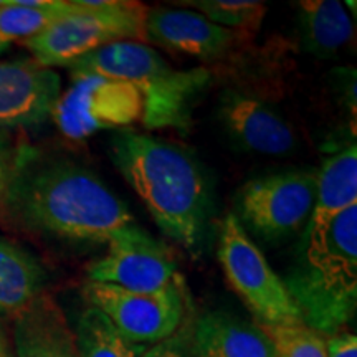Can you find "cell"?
Returning <instances> with one entry per match:
<instances>
[{
    "label": "cell",
    "mask_w": 357,
    "mask_h": 357,
    "mask_svg": "<svg viewBox=\"0 0 357 357\" xmlns=\"http://www.w3.org/2000/svg\"><path fill=\"white\" fill-rule=\"evenodd\" d=\"M86 301L108 318L134 344H158L177 333L185 312L184 287L177 276L158 291H128L114 284L88 281Z\"/></svg>",
    "instance_id": "9c48e42d"
},
{
    "label": "cell",
    "mask_w": 357,
    "mask_h": 357,
    "mask_svg": "<svg viewBox=\"0 0 357 357\" xmlns=\"http://www.w3.org/2000/svg\"><path fill=\"white\" fill-rule=\"evenodd\" d=\"M192 346L195 357H276L260 324L222 311L207 312L195 323Z\"/></svg>",
    "instance_id": "9a60e30c"
},
{
    "label": "cell",
    "mask_w": 357,
    "mask_h": 357,
    "mask_svg": "<svg viewBox=\"0 0 357 357\" xmlns=\"http://www.w3.org/2000/svg\"><path fill=\"white\" fill-rule=\"evenodd\" d=\"M109 155L159 229L199 255L211 225L212 190L197 159L172 142L131 129L113 134Z\"/></svg>",
    "instance_id": "7a4b0ae2"
},
{
    "label": "cell",
    "mask_w": 357,
    "mask_h": 357,
    "mask_svg": "<svg viewBox=\"0 0 357 357\" xmlns=\"http://www.w3.org/2000/svg\"><path fill=\"white\" fill-rule=\"evenodd\" d=\"M15 357H82L77 333L60 307L40 296L15 316Z\"/></svg>",
    "instance_id": "5bb4252c"
},
{
    "label": "cell",
    "mask_w": 357,
    "mask_h": 357,
    "mask_svg": "<svg viewBox=\"0 0 357 357\" xmlns=\"http://www.w3.org/2000/svg\"><path fill=\"white\" fill-rule=\"evenodd\" d=\"M71 73H93L123 79L142 96L141 121L149 129L187 131L195 98L207 86L205 68L176 70L153 47L141 42H116L79 58Z\"/></svg>",
    "instance_id": "277c9868"
},
{
    "label": "cell",
    "mask_w": 357,
    "mask_h": 357,
    "mask_svg": "<svg viewBox=\"0 0 357 357\" xmlns=\"http://www.w3.org/2000/svg\"><path fill=\"white\" fill-rule=\"evenodd\" d=\"M316 181L318 171H287L253 178L236 197L238 220L266 242H283L303 234L314 211Z\"/></svg>",
    "instance_id": "52a82bcc"
},
{
    "label": "cell",
    "mask_w": 357,
    "mask_h": 357,
    "mask_svg": "<svg viewBox=\"0 0 357 357\" xmlns=\"http://www.w3.org/2000/svg\"><path fill=\"white\" fill-rule=\"evenodd\" d=\"M218 261L230 287L260 324L303 323L283 280L268 265L238 217L223 218L218 235Z\"/></svg>",
    "instance_id": "8992f818"
},
{
    "label": "cell",
    "mask_w": 357,
    "mask_h": 357,
    "mask_svg": "<svg viewBox=\"0 0 357 357\" xmlns=\"http://www.w3.org/2000/svg\"><path fill=\"white\" fill-rule=\"evenodd\" d=\"M77 0H8L0 7V40L10 43L13 40L37 37L53 22L78 10Z\"/></svg>",
    "instance_id": "d6986e66"
},
{
    "label": "cell",
    "mask_w": 357,
    "mask_h": 357,
    "mask_svg": "<svg viewBox=\"0 0 357 357\" xmlns=\"http://www.w3.org/2000/svg\"><path fill=\"white\" fill-rule=\"evenodd\" d=\"M298 7L303 45L312 55H336L354 37L351 15L337 0H305Z\"/></svg>",
    "instance_id": "ac0fdd59"
},
{
    "label": "cell",
    "mask_w": 357,
    "mask_h": 357,
    "mask_svg": "<svg viewBox=\"0 0 357 357\" xmlns=\"http://www.w3.org/2000/svg\"><path fill=\"white\" fill-rule=\"evenodd\" d=\"M301 321L326 336L341 331L357 306V205L321 229H305L283 280Z\"/></svg>",
    "instance_id": "3957f363"
},
{
    "label": "cell",
    "mask_w": 357,
    "mask_h": 357,
    "mask_svg": "<svg viewBox=\"0 0 357 357\" xmlns=\"http://www.w3.org/2000/svg\"><path fill=\"white\" fill-rule=\"evenodd\" d=\"M218 118L231 139L250 153L281 158L296 147L291 124L258 98L227 91L220 98Z\"/></svg>",
    "instance_id": "7c38bea8"
},
{
    "label": "cell",
    "mask_w": 357,
    "mask_h": 357,
    "mask_svg": "<svg viewBox=\"0 0 357 357\" xmlns=\"http://www.w3.org/2000/svg\"><path fill=\"white\" fill-rule=\"evenodd\" d=\"M357 205V149L347 146L323 162L316 181V204L306 229H321Z\"/></svg>",
    "instance_id": "2e32d148"
},
{
    "label": "cell",
    "mask_w": 357,
    "mask_h": 357,
    "mask_svg": "<svg viewBox=\"0 0 357 357\" xmlns=\"http://www.w3.org/2000/svg\"><path fill=\"white\" fill-rule=\"evenodd\" d=\"M75 333L82 357H141L146 351L144 346L128 341L113 323L93 306L82 312Z\"/></svg>",
    "instance_id": "ffe728a7"
},
{
    "label": "cell",
    "mask_w": 357,
    "mask_h": 357,
    "mask_svg": "<svg viewBox=\"0 0 357 357\" xmlns=\"http://www.w3.org/2000/svg\"><path fill=\"white\" fill-rule=\"evenodd\" d=\"M235 33L187 8L155 7L147 8L146 13L147 42L200 60L225 55L234 47Z\"/></svg>",
    "instance_id": "4fadbf2b"
},
{
    "label": "cell",
    "mask_w": 357,
    "mask_h": 357,
    "mask_svg": "<svg viewBox=\"0 0 357 357\" xmlns=\"http://www.w3.org/2000/svg\"><path fill=\"white\" fill-rule=\"evenodd\" d=\"M328 357H357V337L351 333H337L326 341Z\"/></svg>",
    "instance_id": "cb8c5ba5"
},
{
    "label": "cell",
    "mask_w": 357,
    "mask_h": 357,
    "mask_svg": "<svg viewBox=\"0 0 357 357\" xmlns=\"http://www.w3.org/2000/svg\"><path fill=\"white\" fill-rule=\"evenodd\" d=\"M3 200L26 229L66 242L109 243L137 225L96 174L63 159L15 166Z\"/></svg>",
    "instance_id": "6da1fadb"
},
{
    "label": "cell",
    "mask_w": 357,
    "mask_h": 357,
    "mask_svg": "<svg viewBox=\"0 0 357 357\" xmlns=\"http://www.w3.org/2000/svg\"><path fill=\"white\" fill-rule=\"evenodd\" d=\"M181 6L194 7L213 24L240 33L257 32L266 13L265 3L252 0H194L181 2Z\"/></svg>",
    "instance_id": "44dd1931"
},
{
    "label": "cell",
    "mask_w": 357,
    "mask_h": 357,
    "mask_svg": "<svg viewBox=\"0 0 357 357\" xmlns=\"http://www.w3.org/2000/svg\"><path fill=\"white\" fill-rule=\"evenodd\" d=\"M73 82L60 95L53 119L70 139L79 141L105 129H128L142 118V96L123 79L71 73Z\"/></svg>",
    "instance_id": "ba28073f"
},
{
    "label": "cell",
    "mask_w": 357,
    "mask_h": 357,
    "mask_svg": "<svg viewBox=\"0 0 357 357\" xmlns=\"http://www.w3.org/2000/svg\"><path fill=\"white\" fill-rule=\"evenodd\" d=\"M61 79L35 60L0 61V131L33 128L53 114Z\"/></svg>",
    "instance_id": "8fae6325"
},
{
    "label": "cell",
    "mask_w": 357,
    "mask_h": 357,
    "mask_svg": "<svg viewBox=\"0 0 357 357\" xmlns=\"http://www.w3.org/2000/svg\"><path fill=\"white\" fill-rule=\"evenodd\" d=\"M141 357H195V352L192 337H187L185 333H174L171 337L146 349Z\"/></svg>",
    "instance_id": "603a6c76"
},
{
    "label": "cell",
    "mask_w": 357,
    "mask_h": 357,
    "mask_svg": "<svg viewBox=\"0 0 357 357\" xmlns=\"http://www.w3.org/2000/svg\"><path fill=\"white\" fill-rule=\"evenodd\" d=\"M177 276L169 248L137 225L111 240L108 252L88 266L89 281L139 293L166 288Z\"/></svg>",
    "instance_id": "30bf717a"
},
{
    "label": "cell",
    "mask_w": 357,
    "mask_h": 357,
    "mask_svg": "<svg viewBox=\"0 0 357 357\" xmlns=\"http://www.w3.org/2000/svg\"><path fill=\"white\" fill-rule=\"evenodd\" d=\"M13 171H15V166L12 164L10 154L3 147H0V199L6 195Z\"/></svg>",
    "instance_id": "d4e9b609"
},
{
    "label": "cell",
    "mask_w": 357,
    "mask_h": 357,
    "mask_svg": "<svg viewBox=\"0 0 357 357\" xmlns=\"http://www.w3.org/2000/svg\"><path fill=\"white\" fill-rule=\"evenodd\" d=\"M7 47H8V45H7V43H3V42H2V40H0V53H2L3 50H6V48H7Z\"/></svg>",
    "instance_id": "4316f807"
},
{
    "label": "cell",
    "mask_w": 357,
    "mask_h": 357,
    "mask_svg": "<svg viewBox=\"0 0 357 357\" xmlns=\"http://www.w3.org/2000/svg\"><path fill=\"white\" fill-rule=\"evenodd\" d=\"M45 270L32 253L0 236V316L19 314L42 294Z\"/></svg>",
    "instance_id": "e0dca14e"
},
{
    "label": "cell",
    "mask_w": 357,
    "mask_h": 357,
    "mask_svg": "<svg viewBox=\"0 0 357 357\" xmlns=\"http://www.w3.org/2000/svg\"><path fill=\"white\" fill-rule=\"evenodd\" d=\"M276 357H328L326 339L305 323L260 324Z\"/></svg>",
    "instance_id": "7402d4cb"
},
{
    "label": "cell",
    "mask_w": 357,
    "mask_h": 357,
    "mask_svg": "<svg viewBox=\"0 0 357 357\" xmlns=\"http://www.w3.org/2000/svg\"><path fill=\"white\" fill-rule=\"evenodd\" d=\"M78 10L25 40L35 61L47 68L70 66L116 42L146 43L147 7L126 0H77Z\"/></svg>",
    "instance_id": "5b68a950"
},
{
    "label": "cell",
    "mask_w": 357,
    "mask_h": 357,
    "mask_svg": "<svg viewBox=\"0 0 357 357\" xmlns=\"http://www.w3.org/2000/svg\"><path fill=\"white\" fill-rule=\"evenodd\" d=\"M7 3H8V0H0V7L7 6Z\"/></svg>",
    "instance_id": "83f0119b"
},
{
    "label": "cell",
    "mask_w": 357,
    "mask_h": 357,
    "mask_svg": "<svg viewBox=\"0 0 357 357\" xmlns=\"http://www.w3.org/2000/svg\"><path fill=\"white\" fill-rule=\"evenodd\" d=\"M0 357H13L10 349H8L6 339L2 336V333H0Z\"/></svg>",
    "instance_id": "484cf974"
}]
</instances>
